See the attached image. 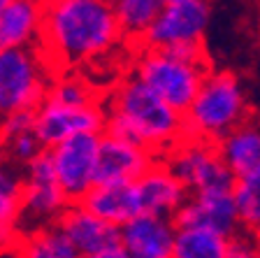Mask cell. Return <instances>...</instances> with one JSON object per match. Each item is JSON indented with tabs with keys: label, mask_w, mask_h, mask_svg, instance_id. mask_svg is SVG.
<instances>
[{
	"label": "cell",
	"mask_w": 260,
	"mask_h": 258,
	"mask_svg": "<svg viewBox=\"0 0 260 258\" xmlns=\"http://www.w3.org/2000/svg\"><path fill=\"white\" fill-rule=\"evenodd\" d=\"M112 3L56 0L42 5L40 51L56 68H77L109 54L121 42Z\"/></svg>",
	"instance_id": "obj_1"
},
{
	"label": "cell",
	"mask_w": 260,
	"mask_h": 258,
	"mask_svg": "<svg viewBox=\"0 0 260 258\" xmlns=\"http://www.w3.org/2000/svg\"><path fill=\"white\" fill-rule=\"evenodd\" d=\"M103 133L149 149L156 158H160L186 137V126L181 114L168 107L140 79L128 75L109 93Z\"/></svg>",
	"instance_id": "obj_2"
},
{
	"label": "cell",
	"mask_w": 260,
	"mask_h": 258,
	"mask_svg": "<svg viewBox=\"0 0 260 258\" xmlns=\"http://www.w3.org/2000/svg\"><path fill=\"white\" fill-rule=\"evenodd\" d=\"M251 121V107L242 81L233 72H207L195 100L184 114L186 137L218 142L237 126Z\"/></svg>",
	"instance_id": "obj_3"
},
{
	"label": "cell",
	"mask_w": 260,
	"mask_h": 258,
	"mask_svg": "<svg viewBox=\"0 0 260 258\" xmlns=\"http://www.w3.org/2000/svg\"><path fill=\"white\" fill-rule=\"evenodd\" d=\"M54 79L51 65L35 49L0 51V117L35 112Z\"/></svg>",
	"instance_id": "obj_4"
},
{
	"label": "cell",
	"mask_w": 260,
	"mask_h": 258,
	"mask_svg": "<svg viewBox=\"0 0 260 258\" xmlns=\"http://www.w3.org/2000/svg\"><path fill=\"white\" fill-rule=\"evenodd\" d=\"M207 72L209 68L181 63L160 49H142L133 68V77L181 117L188 112Z\"/></svg>",
	"instance_id": "obj_5"
},
{
	"label": "cell",
	"mask_w": 260,
	"mask_h": 258,
	"mask_svg": "<svg viewBox=\"0 0 260 258\" xmlns=\"http://www.w3.org/2000/svg\"><path fill=\"white\" fill-rule=\"evenodd\" d=\"M158 161L188 191V195L209 193V191H233V172L223 165L216 145L211 142L184 137Z\"/></svg>",
	"instance_id": "obj_6"
},
{
	"label": "cell",
	"mask_w": 260,
	"mask_h": 258,
	"mask_svg": "<svg viewBox=\"0 0 260 258\" xmlns=\"http://www.w3.org/2000/svg\"><path fill=\"white\" fill-rule=\"evenodd\" d=\"M23 170V191H21V223L19 231L30 233L44 226H54L58 216L65 212L70 200L65 198L58 186L49 154L42 151L35 161H30Z\"/></svg>",
	"instance_id": "obj_7"
},
{
	"label": "cell",
	"mask_w": 260,
	"mask_h": 258,
	"mask_svg": "<svg viewBox=\"0 0 260 258\" xmlns=\"http://www.w3.org/2000/svg\"><path fill=\"white\" fill-rule=\"evenodd\" d=\"M211 5L205 0H165L160 14L140 40V49H170L205 40Z\"/></svg>",
	"instance_id": "obj_8"
},
{
	"label": "cell",
	"mask_w": 260,
	"mask_h": 258,
	"mask_svg": "<svg viewBox=\"0 0 260 258\" xmlns=\"http://www.w3.org/2000/svg\"><path fill=\"white\" fill-rule=\"evenodd\" d=\"M103 135V133H100ZM100 135L84 133L58 142L56 147L47 149L51 167H54L56 182L63 188L65 198L79 203L93 188L98 165V149H100Z\"/></svg>",
	"instance_id": "obj_9"
},
{
	"label": "cell",
	"mask_w": 260,
	"mask_h": 258,
	"mask_svg": "<svg viewBox=\"0 0 260 258\" xmlns=\"http://www.w3.org/2000/svg\"><path fill=\"white\" fill-rule=\"evenodd\" d=\"M105 128V105H88V107H63L42 100L35 109L32 133L40 140L42 149H51L58 142L84 133L100 135Z\"/></svg>",
	"instance_id": "obj_10"
},
{
	"label": "cell",
	"mask_w": 260,
	"mask_h": 258,
	"mask_svg": "<svg viewBox=\"0 0 260 258\" xmlns=\"http://www.w3.org/2000/svg\"><path fill=\"white\" fill-rule=\"evenodd\" d=\"M172 223L177 231L200 228V231L216 233L225 240L242 231L233 191H209V193L188 195V200L172 216Z\"/></svg>",
	"instance_id": "obj_11"
},
{
	"label": "cell",
	"mask_w": 260,
	"mask_h": 258,
	"mask_svg": "<svg viewBox=\"0 0 260 258\" xmlns=\"http://www.w3.org/2000/svg\"><path fill=\"white\" fill-rule=\"evenodd\" d=\"M54 226L68 237L79 258L100 256L121 247V228L93 216L79 203L68 205Z\"/></svg>",
	"instance_id": "obj_12"
},
{
	"label": "cell",
	"mask_w": 260,
	"mask_h": 258,
	"mask_svg": "<svg viewBox=\"0 0 260 258\" xmlns=\"http://www.w3.org/2000/svg\"><path fill=\"white\" fill-rule=\"evenodd\" d=\"M156 161L158 158L149 149L128 145V142L103 133L100 135L93 186H100V184H135L142 175L151 170Z\"/></svg>",
	"instance_id": "obj_13"
},
{
	"label": "cell",
	"mask_w": 260,
	"mask_h": 258,
	"mask_svg": "<svg viewBox=\"0 0 260 258\" xmlns=\"http://www.w3.org/2000/svg\"><path fill=\"white\" fill-rule=\"evenodd\" d=\"M174 235L172 219L140 214L121 228V247L135 258H170Z\"/></svg>",
	"instance_id": "obj_14"
},
{
	"label": "cell",
	"mask_w": 260,
	"mask_h": 258,
	"mask_svg": "<svg viewBox=\"0 0 260 258\" xmlns=\"http://www.w3.org/2000/svg\"><path fill=\"white\" fill-rule=\"evenodd\" d=\"M135 188L140 195L142 214L160 219H172L179 207L188 200V191L170 175V170L160 161H156L151 170L137 179Z\"/></svg>",
	"instance_id": "obj_15"
},
{
	"label": "cell",
	"mask_w": 260,
	"mask_h": 258,
	"mask_svg": "<svg viewBox=\"0 0 260 258\" xmlns=\"http://www.w3.org/2000/svg\"><path fill=\"white\" fill-rule=\"evenodd\" d=\"M79 205L93 216L107 221L116 228H123L125 223L142 214L140 195L135 184H100L93 186Z\"/></svg>",
	"instance_id": "obj_16"
},
{
	"label": "cell",
	"mask_w": 260,
	"mask_h": 258,
	"mask_svg": "<svg viewBox=\"0 0 260 258\" xmlns=\"http://www.w3.org/2000/svg\"><path fill=\"white\" fill-rule=\"evenodd\" d=\"M42 31V3L7 0L0 12V51L35 49Z\"/></svg>",
	"instance_id": "obj_17"
},
{
	"label": "cell",
	"mask_w": 260,
	"mask_h": 258,
	"mask_svg": "<svg viewBox=\"0 0 260 258\" xmlns=\"http://www.w3.org/2000/svg\"><path fill=\"white\" fill-rule=\"evenodd\" d=\"M21 191L23 170L0 156V249L12 247L21 237Z\"/></svg>",
	"instance_id": "obj_18"
},
{
	"label": "cell",
	"mask_w": 260,
	"mask_h": 258,
	"mask_svg": "<svg viewBox=\"0 0 260 258\" xmlns=\"http://www.w3.org/2000/svg\"><path fill=\"white\" fill-rule=\"evenodd\" d=\"M223 165L233 172V177H242L260 165V128L255 121L237 126L216 145Z\"/></svg>",
	"instance_id": "obj_19"
},
{
	"label": "cell",
	"mask_w": 260,
	"mask_h": 258,
	"mask_svg": "<svg viewBox=\"0 0 260 258\" xmlns=\"http://www.w3.org/2000/svg\"><path fill=\"white\" fill-rule=\"evenodd\" d=\"M162 3L165 0H116V3H112L121 38L140 44L144 33L151 28L156 16L160 14Z\"/></svg>",
	"instance_id": "obj_20"
},
{
	"label": "cell",
	"mask_w": 260,
	"mask_h": 258,
	"mask_svg": "<svg viewBox=\"0 0 260 258\" xmlns=\"http://www.w3.org/2000/svg\"><path fill=\"white\" fill-rule=\"evenodd\" d=\"M19 258H79L68 237L56 226H44L38 231L23 233L16 242Z\"/></svg>",
	"instance_id": "obj_21"
},
{
	"label": "cell",
	"mask_w": 260,
	"mask_h": 258,
	"mask_svg": "<svg viewBox=\"0 0 260 258\" xmlns=\"http://www.w3.org/2000/svg\"><path fill=\"white\" fill-rule=\"evenodd\" d=\"M233 200L242 231L260 237V165L242 177H235Z\"/></svg>",
	"instance_id": "obj_22"
},
{
	"label": "cell",
	"mask_w": 260,
	"mask_h": 258,
	"mask_svg": "<svg viewBox=\"0 0 260 258\" xmlns=\"http://www.w3.org/2000/svg\"><path fill=\"white\" fill-rule=\"evenodd\" d=\"M225 237L200 228H188V231H177L170 258H225Z\"/></svg>",
	"instance_id": "obj_23"
},
{
	"label": "cell",
	"mask_w": 260,
	"mask_h": 258,
	"mask_svg": "<svg viewBox=\"0 0 260 258\" xmlns=\"http://www.w3.org/2000/svg\"><path fill=\"white\" fill-rule=\"evenodd\" d=\"M44 100L54 102V105H63V107H88V105H98L100 98H98V91L84 77L68 72V75L60 77L54 75Z\"/></svg>",
	"instance_id": "obj_24"
},
{
	"label": "cell",
	"mask_w": 260,
	"mask_h": 258,
	"mask_svg": "<svg viewBox=\"0 0 260 258\" xmlns=\"http://www.w3.org/2000/svg\"><path fill=\"white\" fill-rule=\"evenodd\" d=\"M42 151H44L42 145H40V140L35 137L32 130L26 135H19L14 140L5 142V145H0V156H5L7 161H12L19 167H26L28 163L35 161Z\"/></svg>",
	"instance_id": "obj_25"
},
{
	"label": "cell",
	"mask_w": 260,
	"mask_h": 258,
	"mask_svg": "<svg viewBox=\"0 0 260 258\" xmlns=\"http://www.w3.org/2000/svg\"><path fill=\"white\" fill-rule=\"evenodd\" d=\"M32 119H35V112H12L7 117H0V145L30 133Z\"/></svg>",
	"instance_id": "obj_26"
},
{
	"label": "cell",
	"mask_w": 260,
	"mask_h": 258,
	"mask_svg": "<svg viewBox=\"0 0 260 258\" xmlns=\"http://www.w3.org/2000/svg\"><path fill=\"white\" fill-rule=\"evenodd\" d=\"M225 258H260V237L246 231H239L228 240Z\"/></svg>",
	"instance_id": "obj_27"
},
{
	"label": "cell",
	"mask_w": 260,
	"mask_h": 258,
	"mask_svg": "<svg viewBox=\"0 0 260 258\" xmlns=\"http://www.w3.org/2000/svg\"><path fill=\"white\" fill-rule=\"evenodd\" d=\"M91 258H135V256H130V253L125 251L123 247H119V249H114V251L100 253V256H91Z\"/></svg>",
	"instance_id": "obj_28"
},
{
	"label": "cell",
	"mask_w": 260,
	"mask_h": 258,
	"mask_svg": "<svg viewBox=\"0 0 260 258\" xmlns=\"http://www.w3.org/2000/svg\"><path fill=\"white\" fill-rule=\"evenodd\" d=\"M5 3L7 0H0V12H3V7H5Z\"/></svg>",
	"instance_id": "obj_29"
}]
</instances>
